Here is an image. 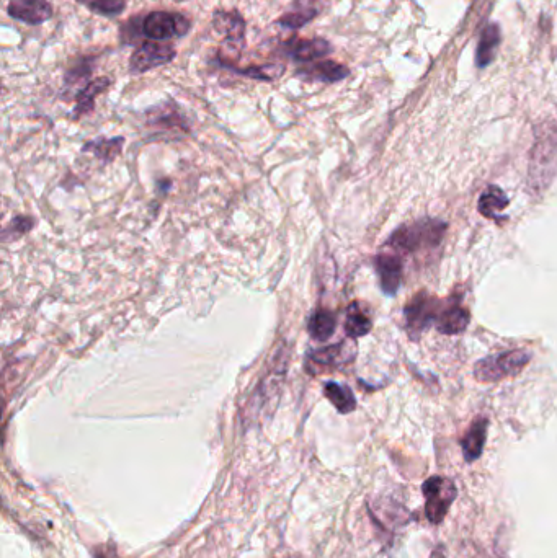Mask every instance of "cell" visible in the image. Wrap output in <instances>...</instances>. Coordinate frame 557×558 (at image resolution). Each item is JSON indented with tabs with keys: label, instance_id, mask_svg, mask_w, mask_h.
Wrapping results in <instances>:
<instances>
[{
	"label": "cell",
	"instance_id": "obj_22",
	"mask_svg": "<svg viewBox=\"0 0 557 558\" xmlns=\"http://www.w3.org/2000/svg\"><path fill=\"white\" fill-rule=\"evenodd\" d=\"M77 4L84 5L92 14L102 17H116L126 9V0H77Z\"/></svg>",
	"mask_w": 557,
	"mask_h": 558
},
{
	"label": "cell",
	"instance_id": "obj_12",
	"mask_svg": "<svg viewBox=\"0 0 557 558\" xmlns=\"http://www.w3.org/2000/svg\"><path fill=\"white\" fill-rule=\"evenodd\" d=\"M487 428H489V421L486 418H477L469 428L463 439V454L466 461L474 462L481 457L486 446Z\"/></svg>",
	"mask_w": 557,
	"mask_h": 558
},
{
	"label": "cell",
	"instance_id": "obj_20",
	"mask_svg": "<svg viewBox=\"0 0 557 558\" xmlns=\"http://www.w3.org/2000/svg\"><path fill=\"white\" fill-rule=\"evenodd\" d=\"M371 327H373L371 320L358 309L357 304H352L348 309L347 320H345V332L348 337L353 340L365 337L370 333Z\"/></svg>",
	"mask_w": 557,
	"mask_h": 558
},
{
	"label": "cell",
	"instance_id": "obj_14",
	"mask_svg": "<svg viewBox=\"0 0 557 558\" xmlns=\"http://www.w3.org/2000/svg\"><path fill=\"white\" fill-rule=\"evenodd\" d=\"M500 28L495 23H489L484 31H482L481 38H479V45L476 51V64L479 67H486L494 61L495 51L500 45Z\"/></svg>",
	"mask_w": 557,
	"mask_h": 558
},
{
	"label": "cell",
	"instance_id": "obj_21",
	"mask_svg": "<svg viewBox=\"0 0 557 558\" xmlns=\"http://www.w3.org/2000/svg\"><path fill=\"white\" fill-rule=\"evenodd\" d=\"M231 71L241 74V76L249 77V79L255 80H265V82H273V80L280 79L285 72V66L283 64H265V66H250L244 67H232Z\"/></svg>",
	"mask_w": 557,
	"mask_h": 558
},
{
	"label": "cell",
	"instance_id": "obj_2",
	"mask_svg": "<svg viewBox=\"0 0 557 558\" xmlns=\"http://www.w3.org/2000/svg\"><path fill=\"white\" fill-rule=\"evenodd\" d=\"M531 355L525 350H510L477 361L474 377L479 382H497L517 376L530 363Z\"/></svg>",
	"mask_w": 557,
	"mask_h": 558
},
{
	"label": "cell",
	"instance_id": "obj_27",
	"mask_svg": "<svg viewBox=\"0 0 557 558\" xmlns=\"http://www.w3.org/2000/svg\"><path fill=\"white\" fill-rule=\"evenodd\" d=\"M175 2H187V0H175Z\"/></svg>",
	"mask_w": 557,
	"mask_h": 558
},
{
	"label": "cell",
	"instance_id": "obj_9",
	"mask_svg": "<svg viewBox=\"0 0 557 558\" xmlns=\"http://www.w3.org/2000/svg\"><path fill=\"white\" fill-rule=\"evenodd\" d=\"M376 273L384 294L394 296L401 288L402 263L396 253H379L375 260Z\"/></svg>",
	"mask_w": 557,
	"mask_h": 558
},
{
	"label": "cell",
	"instance_id": "obj_5",
	"mask_svg": "<svg viewBox=\"0 0 557 558\" xmlns=\"http://www.w3.org/2000/svg\"><path fill=\"white\" fill-rule=\"evenodd\" d=\"M175 56L177 53H175L174 46L159 43V41H148L131 54L130 72L136 76L144 74V72L169 64L174 61Z\"/></svg>",
	"mask_w": 557,
	"mask_h": 558
},
{
	"label": "cell",
	"instance_id": "obj_26",
	"mask_svg": "<svg viewBox=\"0 0 557 558\" xmlns=\"http://www.w3.org/2000/svg\"><path fill=\"white\" fill-rule=\"evenodd\" d=\"M151 124H167V126H180L183 128V118L177 113V111H165L162 113L161 110H157V115L154 120H151Z\"/></svg>",
	"mask_w": 557,
	"mask_h": 558
},
{
	"label": "cell",
	"instance_id": "obj_11",
	"mask_svg": "<svg viewBox=\"0 0 557 558\" xmlns=\"http://www.w3.org/2000/svg\"><path fill=\"white\" fill-rule=\"evenodd\" d=\"M334 51L329 41L324 38H311V40H291L286 45V54L296 62H314L326 58Z\"/></svg>",
	"mask_w": 557,
	"mask_h": 558
},
{
	"label": "cell",
	"instance_id": "obj_15",
	"mask_svg": "<svg viewBox=\"0 0 557 558\" xmlns=\"http://www.w3.org/2000/svg\"><path fill=\"white\" fill-rule=\"evenodd\" d=\"M110 85H112V80L108 79V77H99V79L92 80V82L85 85L84 89L77 95L74 116L81 118V116L87 115V113L94 110L95 98L99 97L100 93L105 92Z\"/></svg>",
	"mask_w": 557,
	"mask_h": 558
},
{
	"label": "cell",
	"instance_id": "obj_6",
	"mask_svg": "<svg viewBox=\"0 0 557 558\" xmlns=\"http://www.w3.org/2000/svg\"><path fill=\"white\" fill-rule=\"evenodd\" d=\"M213 27L219 35H223L228 41L229 51H232L236 61L241 58L242 46L246 41V20L237 10H216L213 14Z\"/></svg>",
	"mask_w": 557,
	"mask_h": 558
},
{
	"label": "cell",
	"instance_id": "obj_7",
	"mask_svg": "<svg viewBox=\"0 0 557 558\" xmlns=\"http://www.w3.org/2000/svg\"><path fill=\"white\" fill-rule=\"evenodd\" d=\"M7 14L27 25H41L53 17V5L48 0H10Z\"/></svg>",
	"mask_w": 557,
	"mask_h": 558
},
{
	"label": "cell",
	"instance_id": "obj_24",
	"mask_svg": "<svg viewBox=\"0 0 557 558\" xmlns=\"http://www.w3.org/2000/svg\"><path fill=\"white\" fill-rule=\"evenodd\" d=\"M33 224H35V221H33L32 217H15L14 221L10 222L9 226L5 227L4 239H17V237H22V235L32 231Z\"/></svg>",
	"mask_w": 557,
	"mask_h": 558
},
{
	"label": "cell",
	"instance_id": "obj_23",
	"mask_svg": "<svg viewBox=\"0 0 557 558\" xmlns=\"http://www.w3.org/2000/svg\"><path fill=\"white\" fill-rule=\"evenodd\" d=\"M345 343H337V345L327 346L322 350L314 351L309 355L312 363L321 364V366H339V364L347 361L344 355Z\"/></svg>",
	"mask_w": 557,
	"mask_h": 558
},
{
	"label": "cell",
	"instance_id": "obj_16",
	"mask_svg": "<svg viewBox=\"0 0 557 558\" xmlns=\"http://www.w3.org/2000/svg\"><path fill=\"white\" fill-rule=\"evenodd\" d=\"M469 322H471L469 310L461 306H453L440 315L437 325L438 330L445 335H458L469 327Z\"/></svg>",
	"mask_w": 557,
	"mask_h": 558
},
{
	"label": "cell",
	"instance_id": "obj_19",
	"mask_svg": "<svg viewBox=\"0 0 557 558\" xmlns=\"http://www.w3.org/2000/svg\"><path fill=\"white\" fill-rule=\"evenodd\" d=\"M123 144H125V139L123 138H100L87 142L84 146V151L92 152L97 159L103 160V162H112L116 155L120 154Z\"/></svg>",
	"mask_w": 557,
	"mask_h": 558
},
{
	"label": "cell",
	"instance_id": "obj_17",
	"mask_svg": "<svg viewBox=\"0 0 557 558\" xmlns=\"http://www.w3.org/2000/svg\"><path fill=\"white\" fill-rule=\"evenodd\" d=\"M337 319L330 310L319 309L311 315L308 322V332L316 341H327L335 333Z\"/></svg>",
	"mask_w": 557,
	"mask_h": 558
},
{
	"label": "cell",
	"instance_id": "obj_10",
	"mask_svg": "<svg viewBox=\"0 0 557 558\" xmlns=\"http://www.w3.org/2000/svg\"><path fill=\"white\" fill-rule=\"evenodd\" d=\"M296 76L304 80H316L324 84H334L350 76V69L344 64L334 61L312 62L309 66L301 67Z\"/></svg>",
	"mask_w": 557,
	"mask_h": 558
},
{
	"label": "cell",
	"instance_id": "obj_4",
	"mask_svg": "<svg viewBox=\"0 0 557 558\" xmlns=\"http://www.w3.org/2000/svg\"><path fill=\"white\" fill-rule=\"evenodd\" d=\"M192 30V22L185 15L156 10L144 18L143 33L154 41L183 38Z\"/></svg>",
	"mask_w": 557,
	"mask_h": 558
},
{
	"label": "cell",
	"instance_id": "obj_3",
	"mask_svg": "<svg viewBox=\"0 0 557 558\" xmlns=\"http://www.w3.org/2000/svg\"><path fill=\"white\" fill-rule=\"evenodd\" d=\"M425 496V514L432 524H440L456 500L458 490L453 480L445 477H430L422 485Z\"/></svg>",
	"mask_w": 557,
	"mask_h": 558
},
{
	"label": "cell",
	"instance_id": "obj_1",
	"mask_svg": "<svg viewBox=\"0 0 557 558\" xmlns=\"http://www.w3.org/2000/svg\"><path fill=\"white\" fill-rule=\"evenodd\" d=\"M445 231V222H415L412 226L399 227L391 235L388 245L397 250V252H415V250H420V248L435 247V245L440 244Z\"/></svg>",
	"mask_w": 557,
	"mask_h": 558
},
{
	"label": "cell",
	"instance_id": "obj_13",
	"mask_svg": "<svg viewBox=\"0 0 557 558\" xmlns=\"http://www.w3.org/2000/svg\"><path fill=\"white\" fill-rule=\"evenodd\" d=\"M508 208V196L499 186H487V190L481 195L479 200V213L494 221H499L500 216Z\"/></svg>",
	"mask_w": 557,
	"mask_h": 558
},
{
	"label": "cell",
	"instance_id": "obj_18",
	"mask_svg": "<svg viewBox=\"0 0 557 558\" xmlns=\"http://www.w3.org/2000/svg\"><path fill=\"white\" fill-rule=\"evenodd\" d=\"M324 395L344 415L345 413H352L357 408V400L353 397L352 390L342 386V384H337V382H327L324 386Z\"/></svg>",
	"mask_w": 557,
	"mask_h": 558
},
{
	"label": "cell",
	"instance_id": "obj_25",
	"mask_svg": "<svg viewBox=\"0 0 557 558\" xmlns=\"http://www.w3.org/2000/svg\"><path fill=\"white\" fill-rule=\"evenodd\" d=\"M329 0H296L293 4V9L296 12H303V14L311 15L312 18H316L317 15L321 14V10L326 7Z\"/></svg>",
	"mask_w": 557,
	"mask_h": 558
},
{
	"label": "cell",
	"instance_id": "obj_8",
	"mask_svg": "<svg viewBox=\"0 0 557 558\" xmlns=\"http://www.w3.org/2000/svg\"><path fill=\"white\" fill-rule=\"evenodd\" d=\"M435 301L427 294H420L414 301L409 302L406 307L407 325H409L410 337L415 333H422L427 330L433 320L438 319L435 312Z\"/></svg>",
	"mask_w": 557,
	"mask_h": 558
}]
</instances>
